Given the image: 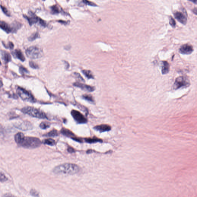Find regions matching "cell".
I'll return each instance as SVG.
<instances>
[{
  "mask_svg": "<svg viewBox=\"0 0 197 197\" xmlns=\"http://www.w3.org/2000/svg\"><path fill=\"white\" fill-rule=\"evenodd\" d=\"M2 197H16L15 196H14L12 195V194H4V195H3Z\"/></svg>",
  "mask_w": 197,
  "mask_h": 197,
  "instance_id": "obj_40",
  "label": "cell"
},
{
  "mask_svg": "<svg viewBox=\"0 0 197 197\" xmlns=\"http://www.w3.org/2000/svg\"><path fill=\"white\" fill-rule=\"evenodd\" d=\"M41 144V141L37 137H25L20 146L25 148L35 149L40 147Z\"/></svg>",
  "mask_w": 197,
  "mask_h": 197,
  "instance_id": "obj_3",
  "label": "cell"
},
{
  "mask_svg": "<svg viewBox=\"0 0 197 197\" xmlns=\"http://www.w3.org/2000/svg\"><path fill=\"white\" fill-rule=\"evenodd\" d=\"M68 152L70 153H73L75 152V150L74 149H73V148L71 147H70L68 148Z\"/></svg>",
  "mask_w": 197,
  "mask_h": 197,
  "instance_id": "obj_39",
  "label": "cell"
},
{
  "mask_svg": "<svg viewBox=\"0 0 197 197\" xmlns=\"http://www.w3.org/2000/svg\"><path fill=\"white\" fill-rule=\"evenodd\" d=\"M58 21V22L59 23H60L62 24H67L68 23L67 22V21H63V20H59V21Z\"/></svg>",
  "mask_w": 197,
  "mask_h": 197,
  "instance_id": "obj_41",
  "label": "cell"
},
{
  "mask_svg": "<svg viewBox=\"0 0 197 197\" xmlns=\"http://www.w3.org/2000/svg\"><path fill=\"white\" fill-rule=\"evenodd\" d=\"M74 86L78 87L83 90L91 92L94 91L95 89L94 87L91 86H90L86 85V84H83L78 82H76L73 84Z\"/></svg>",
  "mask_w": 197,
  "mask_h": 197,
  "instance_id": "obj_12",
  "label": "cell"
},
{
  "mask_svg": "<svg viewBox=\"0 0 197 197\" xmlns=\"http://www.w3.org/2000/svg\"><path fill=\"white\" fill-rule=\"evenodd\" d=\"M43 142L44 144H45V145H47L51 146H54L55 143V141L51 138L45 139L44 140Z\"/></svg>",
  "mask_w": 197,
  "mask_h": 197,
  "instance_id": "obj_23",
  "label": "cell"
},
{
  "mask_svg": "<svg viewBox=\"0 0 197 197\" xmlns=\"http://www.w3.org/2000/svg\"><path fill=\"white\" fill-rule=\"evenodd\" d=\"M15 126L16 128L22 131H27L33 128L32 124L29 121H23L20 123L16 124Z\"/></svg>",
  "mask_w": 197,
  "mask_h": 197,
  "instance_id": "obj_8",
  "label": "cell"
},
{
  "mask_svg": "<svg viewBox=\"0 0 197 197\" xmlns=\"http://www.w3.org/2000/svg\"><path fill=\"white\" fill-rule=\"evenodd\" d=\"M40 128L43 129H45L48 128L50 126V125L48 122H43L40 124Z\"/></svg>",
  "mask_w": 197,
  "mask_h": 197,
  "instance_id": "obj_28",
  "label": "cell"
},
{
  "mask_svg": "<svg viewBox=\"0 0 197 197\" xmlns=\"http://www.w3.org/2000/svg\"><path fill=\"white\" fill-rule=\"evenodd\" d=\"M21 111L23 113L29 115L31 116L36 118L42 119H47L46 114L40 109L32 107H25L22 108Z\"/></svg>",
  "mask_w": 197,
  "mask_h": 197,
  "instance_id": "obj_2",
  "label": "cell"
},
{
  "mask_svg": "<svg viewBox=\"0 0 197 197\" xmlns=\"http://www.w3.org/2000/svg\"><path fill=\"white\" fill-rule=\"evenodd\" d=\"M40 23L42 26H43V27H46L47 25V23L44 20H42V19L41 18L40 19Z\"/></svg>",
  "mask_w": 197,
  "mask_h": 197,
  "instance_id": "obj_36",
  "label": "cell"
},
{
  "mask_svg": "<svg viewBox=\"0 0 197 197\" xmlns=\"http://www.w3.org/2000/svg\"><path fill=\"white\" fill-rule=\"evenodd\" d=\"M16 91L19 96L22 98L23 100L31 103H35L36 102V100L32 94L24 88L19 87L17 88Z\"/></svg>",
  "mask_w": 197,
  "mask_h": 197,
  "instance_id": "obj_5",
  "label": "cell"
},
{
  "mask_svg": "<svg viewBox=\"0 0 197 197\" xmlns=\"http://www.w3.org/2000/svg\"><path fill=\"white\" fill-rule=\"evenodd\" d=\"M19 72L20 73H21V74H24V73H29L28 70H27V69L26 68L24 67L21 65L20 66L19 69Z\"/></svg>",
  "mask_w": 197,
  "mask_h": 197,
  "instance_id": "obj_29",
  "label": "cell"
},
{
  "mask_svg": "<svg viewBox=\"0 0 197 197\" xmlns=\"http://www.w3.org/2000/svg\"><path fill=\"white\" fill-rule=\"evenodd\" d=\"M175 19L183 24L185 25L187 21V17L184 13L176 11L174 13Z\"/></svg>",
  "mask_w": 197,
  "mask_h": 197,
  "instance_id": "obj_11",
  "label": "cell"
},
{
  "mask_svg": "<svg viewBox=\"0 0 197 197\" xmlns=\"http://www.w3.org/2000/svg\"><path fill=\"white\" fill-rule=\"evenodd\" d=\"M29 16L23 15V17L27 20L30 26H32L34 24H36L38 22H40V18H39L32 12H29Z\"/></svg>",
  "mask_w": 197,
  "mask_h": 197,
  "instance_id": "obj_9",
  "label": "cell"
},
{
  "mask_svg": "<svg viewBox=\"0 0 197 197\" xmlns=\"http://www.w3.org/2000/svg\"><path fill=\"white\" fill-rule=\"evenodd\" d=\"M72 117L74 119L77 123L79 124H85L87 122V119L81 112L75 110H73L71 112Z\"/></svg>",
  "mask_w": 197,
  "mask_h": 197,
  "instance_id": "obj_7",
  "label": "cell"
},
{
  "mask_svg": "<svg viewBox=\"0 0 197 197\" xmlns=\"http://www.w3.org/2000/svg\"><path fill=\"white\" fill-rule=\"evenodd\" d=\"M83 98L84 99L91 102V103H94V100L93 99V97L91 95H84L83 96Z\"/></svg>",
  "mask_w": 197,
  "mask_h": 197,
  "instance_id": "obj_27",
  "label": "cell"
},
{
  "mask_svg": "<svg viewBox=\"0 0 197 197\" xmlns=\"http://www.w3.org/2000/svg\"><path fill=\"white\" fill-rule=\"evenodd\" d=\"M85 141L87 143H96V142H103L102 139L96 137H94L93 138H85Z\"/></svg>",
  "mask_w": 197,
  "mask_h": 197,
  "instance_id": "obj_21",
  "label": "cell"
},
{
  "mask_svg": "<svg viewBox=\"0 0 197 197\" xmlns=\"http://www.w3.org/2000/svg\"><path fill=\"white\" fill-rule=\"evenodd\" d=\"M29 66L33 69H37L39 68V67L37 64L32 61H29Z\"/></svg>",
  "mask_w": 197,
  "mask_h": 197,
  "instance_id": "obj_30",
  "label": "cell"
},
{
  "mask_svg": "<svg viewBox=\"0 0 197 197\" xmlns=\"http://www.w3.org/2000/svg\"><path fill=\"white\" fill-rule=\"evenodd\" d=\"M11 26L12 29V32L15 33L19 29L21 28L22 24L19 22L15 21L11 24Z\"/></svg>",
  "mask_w": 197,
  "mask_h": 197,
  "instance_id": "obj_20",
  "label": "cell"
},
{
  "mask_svg": "<svg viewBox=\"0 0 197 197\" xmlns=\"http://www.w3.org/2000/svg\"><path fill=\"white\" fill-rule=\"evenodd\" d=\"M192 2H194V3L196 4H197V1H192Z\"/></svg>",
  "mask_w": 197,
  "mask_h": 197,
  "instance_id": "obj_43",
  "label": "cell"
},
{
  "mask_svg": "<svg viewBox=\"0 0 197 197\" xmlns=\"http://www.w3.org/2000/svg\"><path fill=\"white\" fill-rule=\"evenodd\" d=\"M0 27L2 30H3L7 33L9 34L10 32H12V29L11 26L4 21H1V24H0Z\"/></svg>",
  "mask_w": 197,
  "mask_h": 197,
  "instance_id": "obj_16",
  "label": "cell"
},
{
  "mask_svg": "<svg viewBox=\"0 0 197 197\" xmlns=\"http://www.w3.org/2000/svg\"><path fill=\"white\" fill-rule=\"evenodd\" d=\"M11 54L15 58H17L24 62L25 61V58L22 54V52L19 49H16L14 51L12 52Z\"/></svg>",
  "mask_w": 197,
  "mask_h": 197,
  "instance_id": "obj_14",
  "label": "cell"
},
{
  "mask_svg": "<svg viewBox=\"0 0 197 197\" xmlns=\"http://www.w3.org/2000/svg\"><path fill=\"white\" fill-rule=\"evenodd\" d=\"M24 135L21 132H19L15 135L14 139L15 142L18 145H20L22 143L24 139Z\"/></svg>",
  "mask_w": 197,
  "mask_h": 197,
  "instance_id": "obj_17",
  "label": "cell"
},
{
  "mask_svg": "<svg viewBox=\"0 0 197 197\" xmlns=\"http://www.w3.org/2000/svg\"><path fill=\"white\" fill-rule=\"evenodd\" d=\"M75 75H76V76L77 77V78H79V79H80L81 81H82L84 82V79H83V78H82V77L81 76L80 74H78V73H75Z\"/></svg>",
  "mask_w": 197,
  "mask_h": 197,
  "instance_id": "obj_38",
  "label": "cell"
},
{
  "mask_svg": "<svg viewBox=\"0 0 197 197\" xmlns=\"http://www.w3.org/2000/svg\"><path fill=\"white\" fill-rule=\"evenodd\" d=\"M26 55L31 59H36L42 57L43 55L42 49L37 46H32L28 48L26 50Z\"/></svg>",
  "mask_w": 197,
  "mask_h": 197,
  "instance_id": "obj_4",
  "label": "cell"
},
{
  "mask_svg": "<svg viewBox=\"0 0 197 197\" xmlns=\"http://www.w3.org/2000/svg\"><path fill=\"white\" fill-rule=\"evenodd\" d=\"M170 70V65L167 61L162 62V73L163 74H166L169 73Z\"/></svg>",
  "mask_w": 197,
  "mask_h": 197,
  "instance_id": "obj_19",
  "label": "cell"
},
{
  "mask_svg": "<svg viewBox=\"0 0 197 197\" xmlns=\"http://www.w3.org/2000/svg\"><path fill=\"white\" fill-rule=\"evenodd\" d=\"M83 74L85 75L86 77H87L88 79H94V76L92 74L90 70H83L82 71Z\"/></svg>",
  "mask_w": 197,
  "mask_h": 197,
  "instance_id": "obj_22",
  "label": "cell"
},
{
  "mask_svg": "<svg viewBox=\"0 0 197 197\" xmlns=\"http://www.w3.org/2000/svg\"><path fill=\"white\" fill-rule=\"evenodd\" d=\"M61 133L64 136H67L68 137H71L72 139L75 137V135L70 130L67 129L66 128H63L60 131Z\"/></svg>",
  "mask_w": 197,
  "mask_h": 197,
  "instance_id": "obj_18",
  "label": "cell"
},
{
  "mask_svg": "<svg viewBox=\"0 0 197 197\" xmlns=\"http://www.w3.org/2000/svg\"><path fill=\"white\" fill-rule=\"evenodd\" d=\"M58 133L57 131L56 130L53 129L49 132L48 133H47L45 135V136H47V137H55V136H58Z\"/></svg>",
  "mask_w": 197,
  "mask_h": 197,
  "instance_id": "obj_24",
  "label": "cell"
},
{
  "mask_svg": "<svg viewBox=\"0 0 197 197\" xmlns=\"http://www.w3.org/2000/svg\"><path fill=\"white\" fill-rule=\"evenodd\" d=\"M1 7L2 11H3L4 13L6 15V16H10V14L8 10L6 8V7H4V6H2V5H1Z\"/></svg>",
  "mask_w": 197,
  "mask_h": 197,
  "instance_id": "obj_31",
  "label": "cell"
},
{
  "mask_svg": "<svg viewBox=\"0 0 197 197\" xmlns=\"http://www.w3.org/2000/svg\"><path fill=\"white\" fill-rule=\"evenodd\" d=\"M30 193H31V194L34 196L37 197L39 196L38 193L36 190H34V189H32Z\"/></svg>",
  "mask_w": 197,
  "mask_h": 197,
  "instance_id": "obj_35",
  "label": "cell"
},
{
  "mask_svg": "<svg viewBox=\"0 0 197 197\" xmlns=\"http://www.w3.org/2000/svg\"><path fill=\"white\" fill-rule=\"evenodd\" d=\"M190 82L186 77L180 76L175 79L174 84V89L177 90L180 88H185L190 85Z\"/></svg>",
  "mask_w": 197,
  "mask_h": 197,
  "instance_id": "obj_6",
  "label": "cell"
},
{
  "mask_svg": "<svg viewBox=\"0 0 197 197\" xmlns=\"http://www.w3.org/2000/svg\"><path fill=\"white\" fill-rule=\"evenodd\" d=\"M193 13L197 15V8H194V9L193 10Z\"/></svg>",
  "mask_w": 197,
  "mask_h": 197,
  "instance_id": "obj_42",
  "label": "cell"
},
{
  "mask_svg": "<svg viewBox=\"0 0 197 197\" xmlns=\"http://www.w3.org/2000/svg\"><path fill=\"white\" fill-rule=\"evenodd\" d=\"M53 171L55 174L73 175L79 171V168L75 164L65 163L56 166Z\"/></svg>",
  "mask_w": 197,
  "mask_h": 197,
  "instance_id": "obj_1",
  "label": "cell"
},
{
  "mask_svg": "<svg viewBox=\"0 0 197 197\" xmlns=\"http://www.w3.org/2000/svg\"><path fill=\"white\" fill-rule=\"evenodd\" d=\"M50 8H51L52 12L53 14L60 13V9H59L58 6H56V5H54V6H51Z\"/></svg>",
  "mask_w": 197,
  "mask_h": 197,
  "instance_id": "obj_25",
  "label": "cell"
},
{
  "mask_svg": "<svg viewBox=\"0 0 197 197\" xmlns=\"http://www.w3.org/2000/svg\"><path fill=\"white\" fill-rule=\"evenodd\" d=\"M83 2H84V4H85L89 5V6H97V5L95 3H94V2H91V1H83Z\"/></svg>",
  "mask_w": 197,
  "mask_h": 197,
  "instance_id": "obj_33",
  "label": "cell"
},
{
  "mask_svg": "<svg viewBox=\"0 0 197 197\" xmlns=\"http://www.w3.org/2000/svg\"><path fill=\"white\" fill-rule=\"evenodd\" d=\"M40 35H39L38 32H35V33L33 34L32 35H31V36L28 38V40L29 41H33V40H36V39L40 38Z\"/></svg>",
  "mask_w": 197,
  "mask_h": 197,
  "instance_id": "obj_26",
  "label": "cell"
},
{
  "mask_svg": "<svg viewBox=\"0 0 197 197\" xmlns=\"http://www.w3.org/2000/svg\"><path fill=\"white\" fill-rule=\"evenodd\" d=\"M94 129L100 132H103L110 131L111 129V127L108 124H101L95 126Z\"/></svg>",
  "mask_w": 197,
  "mask_h": 197,
  "instance_id": "obj_13",
  "label": "cell"
},
{
  "mask_svg": "<svg viewBox=\"0 0 197 197\" xmlns=\"http://www.w3.org/2000/svg\"><path fill=\"white\" fill-rule=\"evenodd\" d=\"M7 180V178L5 176V175L2 173H1V182H4Z\"/></svg>",
  "mask_w": 197,
  "mask_h": 197,
  "instance_id": "obj_34",
  "label": "cell"
},
{
  "mask_svg": "<svg viewBox=\"0 0 197 197\" xmlns=\"http://www.w3.org/2000/svg\"><path fill=\"white\" fill-rule=\"evenodd\" d=\"M1 58L5 63H7L11 61V55L7 52L1 50Z\"/></svg>",
  "mask_w": 197,
  "mask_h": 197,
  "instance_id": "obj_15",
  "label": "cell"
},
{
  "mask_svg": "<svg viewBox=\"0 0 197 197\" xmlns=\"http://www.w3.org/2000/svg\"><path fill=\"white\" fill-rule=\"evenodd\" d=\"M14 47V45L11 42H9L8 45L6 47V48H9L10 49H12Z\"/></svg>",
  "mask_w": 197,
  "mask_h": 197,
  "instance_id": "obj_37",
  "label": "cell"
},
{
  "mask_svg": "<svg viewBox=\"0 0 197 197\" xmlns=\"http://www.w3.org/2000/svg\"><path fill=\"white\" fill-rule=\"evenodd\" d=\"M194 50L193 47L189 44H185L180 47L179 51L180 53L183 54H190Z\"/></svg>",
  "mask_w": 197,
  "mask_h": 197,
  "instance_id": "obj_10",
  "label": "cell"
},
{
  "mask_svg": "<svg viewBox=\"0 0 197 197\" xmlns=\"http://www.w3.org/2000/svg\"><path fill=\"white\" fill-rule=\"evenodd\" d=\"M170 24L173 27H175L176 26V22H175V19L172 17L170 16Z\"/></svg>",
  "mask_w": 197,
  "mask_h": 197,
  "instance_id": "obj_32",
  "label": "cell"
}]
</instances>
